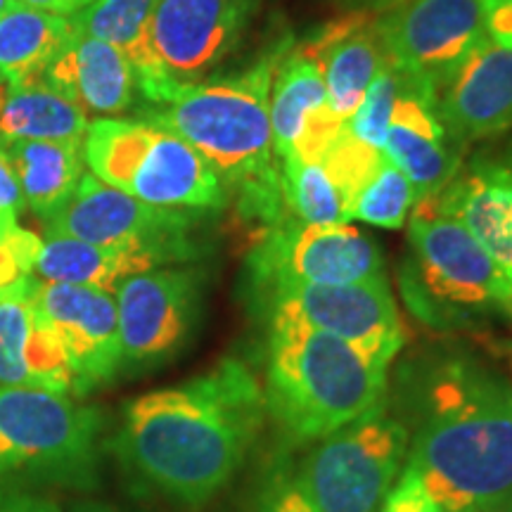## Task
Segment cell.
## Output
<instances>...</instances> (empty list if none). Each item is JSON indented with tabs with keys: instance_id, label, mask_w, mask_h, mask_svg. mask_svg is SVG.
<instances>
[{
	"instance_id": "6da1fadb",
	"label": "cell",
	"mask_w": 512,
	"mask_h": 512,
	"mask_svg": "<svg viewBox=\"0 0 512 512\" xmlns=\"http://www.w3.org/2000/svg\"><path fill=\"white\" fill-rule=\"evenodd\" d=\"M266 418L264 387L240 358L138 396L117 453L140 482L183 508H202L238 475Z\"/></svg>"
},
{
	"instance_id": "7a4b0ae2",
	"label": "cell",
	"mask_w": 512,
	"mask_h": 512,
	"mask_svg": "<svg viewBox=\"0 0 512 512\" xmlns=\"http://www.w3.org/2000/svg\"><path fill=\"white\" fill-rule=\"evenodd\" d=\"M406 465L444 512H486L510 498V382L470 356L432 368Z\"/></svg>"
},
{
	"instance_id": "3957f363",
	"label": "cell",
	"mask_w": 512,
	"mask_h": 512,
	"mask_svg": "<svg viewBox=\"0 0 512 512\" xmlns=\"http://www.w3.org/2000/svg\"><path fill=\"white\" fill-rule=\"evenodd\" d=\"M292 41H280L247 72L228 79L181 86L147 119L169 128L207 159L223 183L238 185L242 207L252 216L285 221L280 169L271 136L273 74Z\"/></svg>"
},
{
	"instance_id": "277c9868",
	"label": "cell",
	"mask_w": 512,
	"mask_h": 512,
	"mask_svg": "<svg viewBox=\"0 0 512 512\" xmlns=\"http://www.w3.org/2000/svg\"><path fill=\"white\" fill-rule=\"evenodd\" d=\"M387 368L306 325H268L266 413L297 441H318L384 403Z\"/></svg>"
},
{
	"instance_id": "5b68a950",
	"label": "cell",
	"mask_w": 512,
	"mask_h": 512,
	"mask_svg": "<svg viewBox=\"0 0 512 512\" xmlns=\"http://www.w3.org/2000/svg\"><path fill=\"white\" fill-rule=\"evenodd\" d=\"M83 162L102 183L162 209L219 211L228 188L195 147L155 121L95 119Z\"/></svg>"
},
{
	"instance_id": "8992f818",
	"label": "cell",
	"mask_w": 512,
	"mask_h": 512,
	"mask_svg": "<svg viewBox=\"0 0 512 512\" xmlns=\"http://www.w3.org/2000/svg\"><path fill=\"white\" fill-rule=\"evenodd\" d=\"M102 418L72 394L19 384L0 387V479L91 486Z\"/></svg>"
},
{
	"instance_id": "52a82bcc",
	"label": "cell",
	"mask_w": 512,
	"mask_h": 512,
	"mask_svg": "<svg viewBox=\"0 0 512 512\" xmlns=\"http://www.w3.org/2000/svg\"><path fill=\"white\" fill-rule=\"evenodd\" d=\"M408 446L411 430L384 401L318 439L294 472V482L316 512H380L406 467Z\"/></svg>"
},
{
	"instance_id": "ba28073f",
	"label": "cell",
	"mask_w": 512,
	"mask_h": 512,
	"mask_svg": "<svg viewBox=\"0 0 512 512\" xmlns=\"http://www.w3.org/2000/svg\"><path fill=\"white\" fill-rule=\"evenodd\" d=\"M261 0H157L150 19L152 74L140 93L164 105L181 86L207 81L238 48Z\"/></svg>"
},
{
	"instance_id": "9c48e42d",
	"label": "cell",
	"mask_w": 512,
	"mask_h": 512,
	"mask_svg": "<svg viewBox=\"0 0 512 512\" xmlns=\"http://www.w3.org/2000/svg\"><path fill=\"white\" fill-rule=\"evenodd\" d=\"M413 264L420 297L446 313H508L505 271L463 223L437 209L432 197L413 204Z\"/></svg>"
},
{
	"instance_id": "30bf717a",
	"label": "cell",
	"mask_w": 512,
	"mask_h": 512,
	"mask_svg": "<svg viewBox=\"0 0 512 512\" xmlns=\"http://www.w3.org/2000/svg\"><path fill=\"white\" fill-rule=\"evenodd\" d=\"M195 214L197 211L152 207L88 174L81 178L72 200L46 221V238L140 249L157 256L162 266H169L197 256V242L192 240Z\"/></svg>"
},
{
	"instance_id": "8fae6325",
	"label": "cell",
	"mask_w": 512,
	"mask_h": 512,
	"mask_svg": "<svg viewBox=\"0 0 512 512\" xmlns=\"http://www.w3.org/2000/svg\"><path fill=\"white\" fill-rule=\"evenodd\" d=\"M249 268L254 285L264 294L280 287L354 285L387 278L377 242L351 223H275L254 247Z\"/></svg>"
},
{
	"instance_id": "7c38bea8",
	"label": "cell",
	"mask_w": 512,
	"mask_h": 512,
	"mask_svg": "<svg viewBox=\"0 0 512 512\" xmlns=\"http://www.w3.org/2000/svg\"><path fill=\"white\" fill-rule=\"evenodd\" d=\"M268 325L294 323L344 339L389 366L406 332L387 278L354 285H297L266 294Z\"/></svg>"
},
{
	"instance_id": "4fadbf2b",
	"label": "cell",
	"mask_w": 512,
	"mask_h": 512,
	"mask_svg": "<svg viewBox=\"0 0 512 512\" xmlns=\"http://www.w3.org/2000/svg\"><path fill=\"white\" fill-rule=\"evenodd\" d=\"M375 22L389 62L434 93L486 41L482 0H401Z\"/></svg>"
},
{
	"instance_id": "5bb4252c",
	"label": "cell",
	"mask_w": 512,
	"mask_h": 512,
	"mask_svg": "<svg viewBox=\"0 0 512 512\" xmlns=\"http://www.w3.org/2000/svg\"><path fill=\"white\" fill-rule=\"evenodd\" d=\"M195 268L159 266L126 278L117 290L121 373L166 363L188 339L200 304Z\"/></svg>"
},
{
	"instance_id": "9a60e30c",
	"label": "cell",
	"mask_w": 512,
	"mask_h": 512,
	"mask_svg": "<svg viewBox=\"0 0 512 512\" xmlns=\"http://www.w3.org/2000/svg\"><path fill=\"white\" fill-rule=\"evenodd\" d=\"M31 309L55 332L69 356L74 396H86L121 373L114 292L31 278Z\"/></svg>"
},
{
	"instance_id": "2e32d148",
	"label": "cell",
	"mask_w": 512,
	"mask_h": 512,
	"mask_svg": "<svg viewBox=\"0 0 512 512\" xmlns=\"http://www.w3.org/2000/svg\"><path fill=\"white\" fill-rule=\"evenodd\" d=\"M384 155L411 181L418 200L439 195L463 169V143L441 121L437 93L408 74L394 102Z\"/></svg>"
},
{
	"instance_id": "e0dca14e",
	"label": "cell",
	"mask_w": 512,
	"mask_h": 512,
	"mask_svg": "<svg viewBox=\"0 0 512 512\" xmlns=\"http://www.w3.org/2000/svg\"><path fill=\"white\" fill-rule=\"evenodd\" d=\"M268 110L280 162L287 157L318 162L344 128L328 105L323 67L306 43L287 50L275 67Z\"/></svg>"
},
{
	"instance_id": "ac0fdd59",
	"label": "cell",
	"mask_w": 512,
	"mask_h": 512,
	"mask_svg": "<svg viewBox=\"0 0 512 512\" xmlns=\"http://www.w3.org/2000/svg\"><path fill=\"white\" fill-rule=\"evenodd\" d=\"M437 110L463 145L512 128V50L479 43L439 88Z\"/></svg>"
},
{
	"instance_id": "d6986e66",
	"label": "cell",
	"mask_w": 512,
	"mask_h": 512,
	"mask_svg": "<svg viewBox=\"0 0 512 512\" xmlns=\"http://www.w3.org/2000/svg\"><path fill=\"white\" fill-rule=\"evenodd\" d=\"M432 200L439 211L463 223L503 271H510L512 152L475 159Z\"/></svg>"
},
{
	"instance_id": "ffe728a7",
	"label": "cell",
	"mask_w": 512,
	"mask_h": 512,
	"mask_svg": "<svg viewBox=\"0 0 512 512\" xmlns=\"http://www.w3.org/2000/svg\"><path fill=\"white\" fill-rule=\"evenodd\" d=\"M43 83L86 114H121L136 98V69L119 48L74 29Z\"/></svg>"
},
{
	"instance_id": "44dd1931",
	"label": "cell",
	"mask_w": 512,
	"mask_h": 512,
	"mask_svg": "<svg viewBox=\"0 0 512 512\" xmlns=\"http://www.w3.org/2000/svg\"><path fill=\"white\" fill-rule=\"evenodd\" d=\"M306 48L323 67L328 105L339 121H347L356 112L363 95L389 64L377 22L368 15L339 19L311 38Z\"/></svg>"
},
{
	"instance_id": "7402d4cb",
	"label": "cell",
	"mask_w": 512,
	"mask_h": 512,
	"mask_svg": "<svg viewBox=\"0 0 512 512\" xmlns=\"http://www.w3.org/2000/svg\"><path fill=\"white\" fill-rule=\"evenodd\" d=\"M3 145L24 204L43 221L53 219L83 178V140H15Z\"/></svg>"
},
{
	"instance_id": "603a6c76",
	"label": "cell",
	"mask_w": 512,
	"mask_h": 512,
	"mask_svg": "<svg viewBox=\"0 0 512 512\" xmlns=\"http://www.w3.org/2000/svg\"><path fill=\"white\" fill-rule=\"evenodd\" d=\"M157 256L126 247H102L76 238H43L34 275L48 283L86 285L114 292L126 278L159 268Z\"/></svg>"
},
{
	"instance_id": "cb8c5ba5",
	"label": "cell",
	"mask_w": 512,
	"mask_h": 512,
	"mask_svg": "<svg viewBox=\"0 0 512 512\" xmlns=\"http://www.w3.org/2000/svg\"><path fill=\"white\" fill-rule=\"evenodd\" d=\"M74 34L69 17L17 3L0 12V83L41 79Z\"/></svg>"
},
{
	"instance_id": "d4e9b609",
	"label": "cell",
	"mask_w": 512,
	"mask_h": 512,
	"mask_svg": "<svg viewBox=\"0 0 512 512\" xmlns=\"http://www.w3.org/2000/svg\"><path fill=\"white\" fill-rule=\"evenodd\" d=\"M88 114L43 79L0 83V143L15 140H83Z\"/></svg>"
},
{
	"instance_id": "484cf974",
	"label": "cell",
	"mask_w": 512,
	"mask_h": 512,
	"mask_svg": "<svg viewBox=\"0 0 512 512\" xmlns=\"http://www.w3.org/2000/svg\"><path fill=\"white\" fill-rule=\"evenodd\" d=\"M157 0H93L76 12L74 29L119 48L136 69L138 91L150 83L152 67L150 19Z\"/></svg>"
},
{
	"instance_id": "4316f807",
	"label": "cell",
	"mask_w": 512,
	"mask_h": 512,
	"mask_svg": "<svg viewBox=\"0 0 512 512\" xmlns=\"http://www.w3.org/2000/svg\"><path fill=\"white\" fill-rule=\"evenodd\" d=\"M280 190H283V207L292 221L313 223V226L351 223L349 204L320 159L318 162L297 157L283 159Z\"/></svg>"
},
{
	"instance_id": "83f0119b",
	"label": "cell",
	"mask_w": 512,
	"mask_h": 512,
	"mask_svg": "<svg viewBox=\"0 0 512 512\" xmlns=\"http://www.w3.org/2000/svg\"><path fill=\"white\" fill-rule=\"evenodd\" d=\"M415 202L418 195L411 181L384 155L380 169L356 192L351 202V221L396 230L406 223Z\"/></svg>"
},
{
	"instance_id": "f1b7e54d",
	"label": "cell",
	"mask_w": 512,
	"mask_h": 512,
	"mask_svg": "<svg viewBox=\"0 0 512 512\" xmlns=\"http://www.w3.org/2000/svg\"><path fill=\"white\" fill-rule=\"evenodd\" d=\"M31 278L19 280L17 285L0 292V387L29 384L24 354L34 320L29 297Z\"/></svg>"
},
{
	"instance_id": "f546056e",
	"label": "cell",
	"mask_w": 512,
	"mask_h": 512,
	"mask_svg": "<svg viewBox=\"0 0 512 512\" xmlns=\"http://www.w3.org/2000/svg\"><path fill=\"white\" fill-rule=\"evenodd\" d=\"M401 83L403 74L389 62L382 69V74L373 81V86L368 88V93L363 95L356 112L344 121L351 136L384 152V140H387L389 121H392L394 102L399 98Z\"/></svg>"
},
{
	"instance_id": "4dcf8cb0",
	"label": "cell",
	"mask_w": 512,
	"mask_h": 512,
	"mask_svg": "<svg viewBox=\"0 0 512 512\" xmlns=\"http://www.w3.org/2000/svg\"><path fill=\"white\" fill-rule=\"evenodd\" d=\"M27 375L31 387L50 389V392L74 394V373L69 356L53 330L34 313L27 342Z\"/></svg>"
},
{
	"instance_id": "1f68e13d",
	"label": "cell",
	"mask_w": 512,
	"mask_h": 512,
	"mask_svg": "<svg viewBox=\"0 0 512 512\" xmlns=\"http://www.w3.org/2000/svg\"><path fill=\"white\" fill-rule=\"evenodd\" d=\"M380 512H444L439 503L427 494L425 484L415 475L411 467H403L401 477L396 479L394 489L384 498Z\"/></svg>"
},
{
	"instance_id": "d6a6232c",
	"label": "cell",
	"mask_w": 512,
	"mask_h": 512,
	"mask_svg": "<svg viewBox=\"0 0 512 512\" xmlns=\"http://www.w3.org/2000/svg\"><path fill=\"white\" fill-rule=\"evenodd\" d=\"M24 197L19 190L15 169H12L5 145L0 143V240L19 228L17 219L22 214Z\"/></svg>"
},
{
	"instance_id": "836d02e7",
	"label": "cell",
	"mask_w": 512,
	"mask_h": 512,
	"mask_svg": "<svg viewBox=\"0 0 512 512\" xmlns=\"http://www.w3.org/2000/svg\"><path fill=\"white\" fill-rule=\"evenodd\" d=\"M256 512H316L311 503L306 501L302 491H299L294 477H278L268 486L264 498H261L259 510Z\"/></svg>"
},
{
	"instance_id": "e575fe53",
	"label": "cell",
	"mask_w": 512,
	"mask_h": 512,
	"mask_svg": "<svg viewBox=\"0 0 512 512\" xmlns=\"http://www.w3.org/2000/svg\"><path fill=\"white\" fill-rule=\"evenodd\" d=\"M486 38L512 50V0H482Z\"/></svg>"
},
{
	"instance_id": "d590c367",
	"label": "cell",
	"mask_w": 512,
	"mask_h": 512,
	"mask_svg": "<svg viewBox=\"0 0 512 512\" xmlns=\"http://www.w3.org/2000/svg\"><path fill=\"white\" fill-rule=\"evenodd\" d=\"M0 512H62L53 498L31 494L17 484L0 486Z\"/></svg>"
},
{
	"instance_id": "8d00e7d4",
	"label": "cell",
	"mask_w": 512,
	"mask_h": 512,
	"mask_svg": "<svg viewBox=\"0 0 512 512\" xmlns=\"http://www.w3.org/2000/svg\"><path fill=\"white\" fill-rule=\"evenodd\" d=\"M19 3L29 5V8H36V10L53 12V15L72 17L79 10L86 8V5H91L93 0H19Z\"/></svg>"
},
{
	"instance_id": "74e56055",
	"label": "cell",
	"mask_w": 512,
	"mask_h": 512,
	"mask_svg": "<svg viewBox=\"0 0 512 512\" xmlns=\"http://www.w3.org/2000/svg\"><path fill=\"white\" fill-rule=\"evenodd\" d=\"M335 3H342V5H347V8H354V10L382 12V10L394 8V5H399L401 0H335Z\"/></svg>"
},
{
	"instance_id": "f35d334b",
	"label": "cell",
	"mask_w": 512,
	"mask_h": 512,
	"mask_svg": "<svg viewBox=\"0 0 512 512\" xmlns=\"http://www.w3.org/2000/svg\"><path fill=\"white\" fill-rule=\"evenodd\" d=\"M486 512H512V496L505 498V501H501V503H496L494 508H489Z\"/></svg>"
},
{
	"instance_id": "ab89813d",
	"label": "cell",
	"mask_w": 512,
	"mask_h": 512,
	"mask_svg": "<svg viewBox=\"0 0 512 512\" xmlns=\"http://www.w3.org/2000/svg\"><path fill=\"white\" fill-rule=\"evenodd\" d=\"M505 285H508V313L512 316V268L505 271Z\"/></svg>"
},
{
	"instance_id": "60d3db41",
	"label": "cell",
	"mask_w": 512,
	"mask_h": 512,
	"mask_svg": "<svg viewBox=\"0 0 512 512\" xmlns=\"http://www.w3.org/2000/svg\"><path fill=\"white\" fill-rule=\"evenodd\" d=\"M17 0H0V12H5L10 8V5H15Z\"/></svg>"
}]
</instances>
